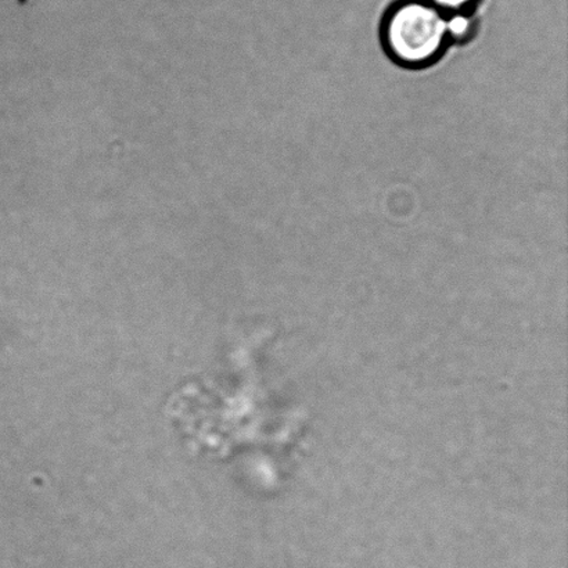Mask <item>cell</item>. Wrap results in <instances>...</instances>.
Wrapping results in <instances>:
<instances>
[{
  "mask_svg": "<svg viewBox=\"0 0 568 568\" xmlns=\"http://www.w3.org/2000/svg\"><path fill=\"white\" fill-rule=\"evenodd\" d=\"M471 21L466 16L456 14L447 20V36L460 39L469 36Z\"/></svg>",
  "mask_w": 568,
  "mask_h": 568,
  "instance_id": "2",
  "label": "cell"
},
{
  "mask_svg": "<svg viewBox=\"0 0 568 568\" xmlns=\"http://www.w3.org/2000/svg\"><path fill=\"white\" fill-rule=\"evenodd\" d=\"M433 2L436 3L438 8L458 10L465 8V6L470 3L471 0H433Z\"/></svg>",
  "mask_w": 568,
  "mask_h": 568,
  "instance_id": "3",
  "label": "cell"
},
{
  "mask_svg": "<svg viewBox=\"0 0 568 568\" xmlns=\"http://www.w3.org/2000/svg\"><path fill=\"white\" fill-rule=\"evenodd\" d=\"M386 38L395 59L405 64H425L443 48L447 19L430 4L405 3L389 17Z\"/></svg>",
  "mask_w": 568,
  "mask_h": 568,
  "instance_id": "1",
  "label": "cell"
}]
</instances>
